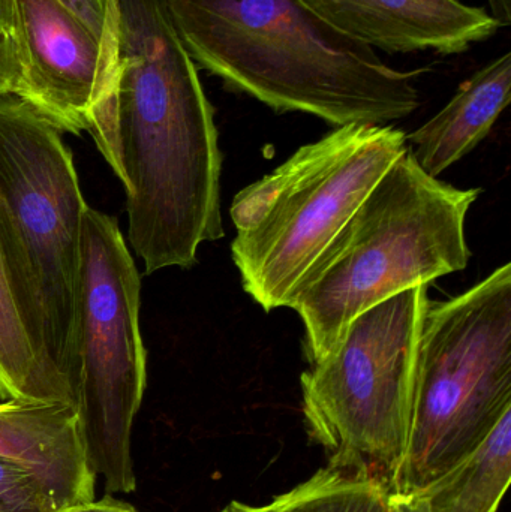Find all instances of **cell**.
I'll return each mask as SVG.
<instances>
[{"label":"cell","mask_w":511,"mask_h":512,"mask_svg":"<svg viewBox=\"0 0 511 512\" xmlns=\"http://www.w3.org/2000/svg\"><path fill=\"white\" fill-rule=\"evenodd\" d=\"M116 77L86 131L126 192L146 273L197 264L224 237L215 111L167 0H119Z\"/></svg>","instance_id":"obj_1"},{"label":"cell","mask_w":511,"mask_h":512,"mask_svg":"<svg viewBox=\"0 0 511 512\" xmlns=\"http://www.w3.org/2000/svg\"><path fill=\"white\" fill-rule=\"evenodd\" d=\"M195 63L279 113L330 125H389L420 107V71H401L302 0H167Z\"/></svg>","instance_id":"obj_2"},{"label":"cell","mask_w":511,"mask_h":512,"mask_svg":"<svg viewBox=\"0 0 511 512\" xmlns=\"http://www.w3.org/2000/svg\"><path fill=\"white\" fill-rule=\"evenodd\" d=\"M480 192L429 176L408 147L288 301L305 325L309 363L326 357L369 307L465 270L471 258L465 221Z\"/></svg>","instance_id":"obj_3"},{"label":"cell","mask_w":511,"mask_h":512,"mask_svg":"<svg viewBox=\"0 0 511 512\" xmlns=\"http://www.w3.org/2000/svg\"><path fill=\"white\" fill-rule=\"evenodd\" d=\"M86 201L62 132L0 98V243L33 336L77 396L81 231Z\"/></svg>","instance_id":"obj_4"},{"label":"cell","mask_w":511,"mask_h":512,"mask_svg":"<svg viewBox=\"0 0 511 512\" xmlns=\"http://www.w3.org/2000/svg\"><path fill=\"white\" fill-rule=\"evenodd\" d=\"M407 149V134L395 126H341L234 197L231 255L243 289L264 312L288 306L315 261Z\"/></svg>","instance_id":"obj_5"},{"label":"cell","mask_w":511,"mask_h":512,"mask_svg":"<svg viewBox=\"0 0 511 512\" xmlns=\"http://www.w3.org/2000/svg\"><path fill=\"white\" fill-rule=\"evenodd\" d=\"M511 411V264L446 301L417 340L413 417L389 493H416L476 450Z\"/></svg>","instance_id":"obj_6"},{"label":"cell","mask_w":511,"mask_h":512,"mask_svg":"<svg viewBox=\"0 0 511 512\" xmlns=\"http://www.w3.org/2000/svg\"><path fill=\"white\" fill-rule=\"evenodd\" d=\"M429 300L422 285L369 307L300 376L306 429L329 465L375 478L387 492L410 439L417 340Z\"/></svg>","instance_id":"obj_7"},{"label":"cell","mask_w":511,"mask_h":512,"mask_svg":"<svg viewBox=\"0 0 511 512\" xmlns=\"http://www.w3.org/2000/svg\"><path fill=\"white\" fill-rule=\"evenodd\" d=\"M140 273L113 216L87 207L81 231L77 412L90 468L107 495L137 489L132 427L147 384Z\"/></svg>","instance_id":"obj_8"},{"label":"cell","mask_w":511,"mask_h":512,"mask_svg":"<svg viewBox=\"0 0 511 512\" xmlns=\"http://www.w3.org/2000/svg\"><path fill=\"white\" fill-rule=\"evenodd\" d=\"M14 35L23 68L17 98L60 132L86 131L116 77L98 39L59 0H15Z\"/></svg>","instance_id":"obj_9"},{"label":"cell","mask_w":511,"mask_h":512,"mask_svg":"<svg viewBox=\"0 0 511 512\" xmlns=\"http://www.w3.org/2000/svg\"><path fill=\"white\" fill-rule=\"evenodd\" d=\"M348 38L386 53L459 54L501 29L462 0H302Z\"/></svg>","instance_id":"obj_10"},{"label":"cell","mask_w":511,"mask_h":512,"mask_svg":"<svg viewBox=\"0 0 511 512\" xmlns=\"http://www.w3.org/2000/svg\"><path fill=\"white\" fill-rule=\"evenodd\" d=\"M0 459L35 475L62 508L95 501L75 406L0 402Z\"/></svg>","instance_id":"obj_11"},{"label":"cell","mask_w":511,"mask_h":512,"mask_svg":"<svg viewBox=\"0 0 511 512\" xmlns=\"http://www.w3.org/2000/svg\"><path fill=\"white\" fill-rule=\"evenodd\" d=\"M510 101L511 53L507 51L471 75L443 110L407 135L417 164L438 179L488 137Z\"/></svg>","instance_id":"obj_12"},{"label":"cell","mask_w":511,"mask_h":512,"mask_svg":"<svg viewBox=\"0 0 511 512\" xmlns=\"http://www.w3.org/2000/svg\"><path fill=\"white\" fill-rule=\"evenodd\" d=\"M63 403L77 408L71 384L33 336L0 243V402Z\"/></svg>","instance_id":"obj_13"},{"label":"cell","mask_w":511,"mask_h":512,"mask_svg":"<svg viewBox=\"0 0 511 512\" xmlns=\"http://www.w3.org/2000/svg\"><path fill=\"white\" fill-rule=\"evenodd\" d=\"M511 480V411L488 438L416 492L426 512H498Z\"/></svg>","instance_id":"obj_14"},{"label":"cell","mask_w":511,"mask_h":512,"mask_svg":"<svg viewBox=\"0 0 511 512\" xmlns=\"http://www.w3.org/2000/svg\"><path fill=\"white\" fill-rule=\"evenodd\" d=\"M387 498L381 481L327 465L290 492L275 496L266 511L389 512Z\"/></svg>","instance_id":"obj_15"},{"label":"cell","mask_w":511,"mask_h":512,"mask_svg":"<svg viewBox=\"0 0 511 512\" xmlns=\"http://www.w3.org/2000/svg\"><path fill=\"white\" fill-rule=\"evenodd\" d=\"M62 510L50 490L26 469L0 459V512Z\"/></svg>","instance_id":"obj_16"},{"label":"cell","mask_w":511,"mask_h":512,"mask_svg":"<svg viewBox=\"0 0 511 512\" xmlns=\"http://www.w3.org/2000/svg\"><path fill=\"white\" fill-rule=\"evenodd\" d=\"M90 30L117 66L120 42L119 0H59Z\"/></svg>","instance_id":"obj_17"},{"label":"cell","mask_w":511,"mask_h":512,"mask_svg":"<svg viewBox=\"0 0 511 512\" xmlns=\"http://www.w3.org/2000/svg\"><path fill=\"white\" fill-rule=\"evenodd\" d=\"M23 84V68H21L20 51L14 32L0 30V98L15 96Z\"/></svg>","instance_id":"obj_18"},{"label":"cell","mask_w":511,"mask_h":512,"mask_svg":"<svg viewBox=\"0 0 511 512\" xmlns=\"http://www.w3.org/2000/svg\"><path fill=\"white\" fill-rule=\"evenodd\" d=\"M56 512H140L128 502L120 501L113 495H105L99 501L86 502V504L72 505Z\"/></svg>","instance_id":"obj_19"},{"label":"cell","mask_w":511,"mask_h":512,"mask_svg":"<svg viewBox=\"0 0 511 512\" xmlns=\"http://www.w3.org/2000/svg\"><path fill=\"white\" fill-rule=\"evenodd\" d=\"M389 512H426L425 504L417 493H389Z\"/></svg>","instance_id":"obj_20"},{"label":"cell","mask_w":511,"mask_h":512,"mask_svg":"<svg viewBox=\"0 0 511 512\" xmlns=\"http://www.w3.org/2000/svg\"><path fill=\"white\" fill-rule=\"evenodd\" d=\"M489 14L498 21L500 27L511 24V0H488Z\"/></svg>","instance_id":"obj_21"},{"label":"cell","mask_w":511,"mask_h":512,"mask_svg":"<svg viewBox=\"0 0 511 512\" xmlns=\"http://www.w3.org/2000/svg\"><path fill=\"white\" fill-rule=\"evenodd\" d=\"M0 30L14 32L15 0H0Z\"/></svg>","instance_id":"obj_22"},{"label":"cell","mask_w":511,"mask_h":512,"mask_svg":"<svg viewBox=\"0 0 511 512\" xmlns=\"http://www.w3.org/2000/svg\"><path fill=\"white\" fill-rule=\"evenodd\" d=\"M219 512H267L266 507H252V505L243 504V502L233 501L222 508Z\"/></svg>","instance_id":"obj_23"}]
</instances>
